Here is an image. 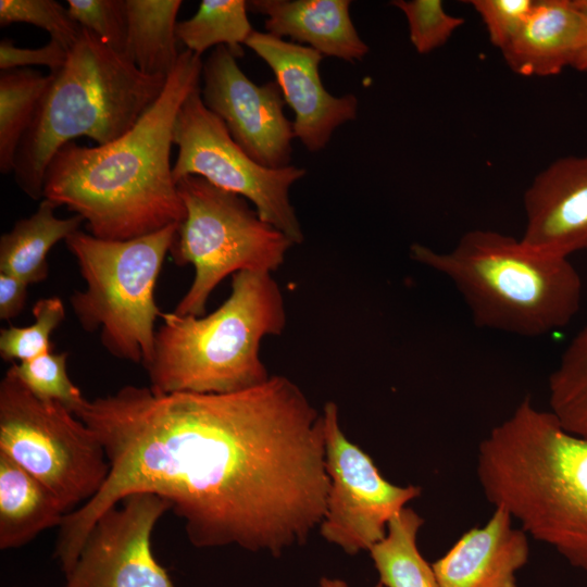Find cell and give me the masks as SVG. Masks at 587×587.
I'll return each mask as SVG.
<instances>
[{
	"label": "cell",
	"mask_w": 587,
	"mask_h": 587,
	"mask_svg": "<svg viewBox=\"0 0 587 587\" xmlns=\"http://www.w3.org/2000/svg\"><path fill=\"white\" fill-rule=\"evenodd\" d=\"M67 352L48 351L35 359L12 363L18 378L38 399L55 401L73 413L85 401L67 374Z\"/></svg>",
	"instance_id": "cell-27"
},
{
	"label": "cell",
	"mask_w": 587,
	"mask_h": 587,
	"mask_svg": "<svg viewBox=\"0 0 587 587\" xmlns=\"http://www.w3.org/2000/svg\"><path fill=\"white\" fill-rule=\"evenodd\" d=\"M525 243L569 258L587 250V155L552 162L524 193Z\"/></svg>",
	"instance_id": "cell-15"
},
{
	"label": "cell",
	"mask_w": 587,
	"mask_h": 587,
	"mask_svg": "<svg viewBox=\"0 0 587 587\" xmlns=\"http://www.w3.org/2000/svg\"><path fill=\"white\" fill-rule=\"evenodd\" d=\"M66 515L54 495L0 452V549H17Z\"/></svg>",
	"instance_id": "cell-19"
},
{
	"label": "cell",
	"mask_w": 587,
	"mask_h": 587,
	"mask_svg": "<svg viewBox=\"0 0 587 587\" xmlns=\"http://www.w3.org/2000/svg\"><path fill=\"white\" fill-rule=\"evenodd\" d=\"M161 319L145 367L157 395L232 394L265 383L261 341L286 326L277 283L271 273L254 271L235 273L229 297L209 315L162 312Z\"/></svg>",
	"instance_id": "cell-5"
},
{
	"label": "cell",
	"mask_w": 587,
	"mask_h": 587,
	"mask_svg": "<svg viewBox=\"0 0 587 587\" xmlns=\"http://www.w3.org/2000/svg\"><path fill=\"white\" fill-rule=\"evenodd\" d=\"M248 10L265 16L266 33L307 43L323 57L361 61L370 47L350 17V0H250Z\"/></svg>",
	"instance_id": "cell-17"
},
{
	"label": "cell",
	"mask_w": 587,
	"mask_h": 587,
	"mask_svg": "<svg viewBox=\"0 0 587 587\" xmlns=\"http://www.w3.org/2000/svg\"><path fill=\"white\" fill-rule=\"evenodd\" d=\"M573 3L584 21V39L572 67L578 71H587V0H573Z\"/></svg>",
	"instance_id": "cell-34"
},
{
	"label": "cell",
	"mask_w": 587,
	"mask_h": 587,
	"mask_svg": "<svg viewBox=\"0 0 587 587\" xmlns=\"http://www.w3.org/2000/svg\"><path fill=\"white\" fill-rule=\"evenodd\" d=\"M203 60L185 49L149 110L123 136L104 146L71 141L47 167L43 198L83 217L89 234L128 240L179 224L186 216L173 178L176 116L200 87Z\"/></svg>",
	"instance_id": "cell-2"
},
{
	"label": "cell",
	"mask_w": 587,
	"mask_h": 587,
	"mask_svg": "<svg viewBox=\"0 0 587 587\" xmlns=\"http://www.w3.org/2000/svg\"><path fill=\"white\" fill-rule=\"evenodd\" d=\"M28 284L21 278L0 272V319L10 321L24 309Z\"/></svg>",
	"instance_id": "cell-33"
},
{
	"label": "cell",
	"mask_w": 587,
	"mask_h": 587,
	"mask_svg": "<svg viewBox=\"0 0 587 587\" xmlns=\"http://www.w3.org/2000/svg\"><path fill=\"white\" fill-rule=\"evenodd\" d=\"M34 322L28 326H10L0 330V355L16 363L35 359L52 350L50 336L65 319L59 297L41 298L33 307Z\"/></svg>",
	"instance_id": "cell-26"
},
{
	"label": "cell",
	"mask_w": 587,
	"mask_h": 587,
	"mask_svg": "<svg viewBox=\"0 0 587 587\" xmlns=\"http://www.w3.org/2000/svg\"><path fill=\"white\" fill-rule=\"evenodd\" d=\"M201 99L226 125L234 141L257 163L268 168L291 165L294 125L276 82L254 84L225 46L203 61Z\"/></svg>",
	"instance_id": "cell-13"
},
{
	"label": "cell",
	"mask_w": 587,
	"mask_h": 587,
	"mask_svg": "<svg viewBox=\"0 0 587 587\" xmlns=\"http://www.w3.org/2000/svg\"><path fill=\"white\" fill-rule=\"evenodd\" d=\"M52 75L12 172L33 200L43 199L47 167L63 146L79 137L97 146L120 138L157 101L167 78L143 74L85 28L65 65Z\"/></svg>",
	"instance_id": "cell-6"
},
{
	"label": "cell",
	"mask_w": 587,
	"mask_h": 587,
	"mask_svg": "<svg viewBox=\"0 0 587 587\" xmlns=\"http://www.w3.org/2000/svg\"><path fill=\"white\" fill-rule=\"evenodd\" d=\"M71 17L103 43L124 54L127 39L126 0H67Z\"/></svg>",
	"instance_id": "cell-30"
},
{
	"label": "cell",
	"mask_w": 587,
	"mask_h": 587,
	"mask_svg": "<svg viewBox=\"0 0 587 587\" xmlns=\"http://www.w3.org/2000/svg\"><path fill=\"white\" fill-rule=\"evenodd\" d=\"M200 91L201 85L187 97L174 124L173 142L178 149L172 168L175 183L186 176H200L249 200L263 221L294 243L302 242L289 189L305 175V168H268L254 162L234 141L225 123L204 105Z\"/></svg>",
	"instance_id": "cell-10"
},
{
	"label": "cell",
	"mask_w": 587,
	"mask_h": 587,
	"mask_svg": "<svg viewBox=\"0 0 587 587\" xmlns=\"http://www.w3.org/2000/svg\"><path fill=\"white\" fill-rule=\"evenodd\" d=\"M476 472L494 508L587 571V438L526 397L480 441Z\"/></svg>",
	"instance_id": "cell-3"
},
{
	"label": "cell",
	"mask_w": 587,
	"mask_h": 587,
	"mask_svg": "<svg viewBox=\"0 0 587 587\" xmlns=\"http://www.w3.org/2000/svg\"><path fill=\"white\" fill-rule=\"evenodd\" d=\"M423 517L403 508L387 525L385 537L369 551L384 587H439L432 564L417 546Z\"/></svg>",
	"instance_id": "cell-22"
},
{
	"label": "cell",
	"mask_w": 587,
	"mask_h": 587,
	"mask_svg": "<svg viewBox=\"0 0 587 587\" xmlns=\"http://www.w3.org/2000/svg\"><path fill=\"white\" fill-rule=\"evenodd\" d=\"M53 75L29 68L0 74V171L13 172L20 143L30 126Z\"/></svg>",
	"instance_id": "cell-23"
},
{
	"label": "cell",
	"mask_w": 587,
	"mask_h": 587,
	"mask_svg": "<svg viewBox=\"0 0 587 587\" xmlns=\"http://www.w3.org/2000/svg\"><path fill=\"white\" fill-rule=\"evenodd\" d=\"M549 403L566 430L587 438V326L567 345L549 377Z\"/></svg>",
	"instance_id": "cell-25"
},
{
	"label": "cell",
	"mask_w": 587,
	"mask_h": 587,
	"mask_svg": "<svg viewBox=\"0 0 587 587\" xmlns=\"http://www.w3.org/2000/svg\"><path fill=\"white\" fill-rule=\"evenodd\" d=\"M320 587H349V586L344 580H340L337 578L323 577L320 580ZM374 587H384V585L379 582Z\"/></svg>",
	"instance_id": "cell-35"
},
{
	"label": "cell",
	"mask_w": 587,
	"mask_h": 587,
	"mask_svg": "<svg viewBox=\"0 0 587 587\" xmlns=\"http://www.w3.org/2000/svg\"><path fill=\"white\" fill-rule=\"evenodd\" d=\"M172 510L164 498L135 492L92 525L62 587H175L152 551V533Z\"/></svg>",
	"instance_id": "cell-12"
},
{
	"label": "cell",
	"mask_w": 587,
	"mask_h": 587,
	"mask_svg": "<svg viewBox=\"0 0 587 587\" xmlns=\"http://www.w3.org/2000/svg\"><path fill=\"white\" fill-rule=\"evenodd\" d=\"M180 0H126L127 39L124 55L143 74L167 77L180 52L177 15Z\"/></svg>",
	"instance_id": "cell-21"
},
{
	"label": "cell",
	"mask_w": 587,
	"mask_h": 587,
	"mask_svg": "<svg viewBox=\"0 0 587 587\" xmlns=\"http://www.w3.org/2000/svg\"><path fill=\"white\" fill-rule=\"evenodd\" d=\"M248 12L245 0H202L195 15L177 23V40L200 57L209 48L225 46L241 58L242 46L254 32Z\"/></svg>",
	"instance_id": "cell-24"
},
{
	"label": "cell",
	"mask_w": 587,
	"mask_h": 587,
	"mask_svg": "<svg viewBox=\"0 0 587 587\" xmlns=\"http://www.w3.org/2000/svg\"><path fill=\"white\" fill-rule=\"evenodd\" d=\"M583 39L584 21L573 0H539L501 52L519 75L551 76L573 66Z\"/></svg>",
	"instance_id": "cell-18"
},
{
	"label": "cell",
	"mask_w": 587,
	"mask_h": 587,
	"mask_svg": "<svg viewBox=\"0 0 587 587\" xmlns=\"http://www.w3.org/2000/svg\"><path fill=\"white\" fill-rule=\"evenodd\" d=\"M26 23L45 29L50 39L70 50L82 27L71 17L67 8L54 0H0V25Z\"/></svg>",
	"instance_id": "cell-28"
},
{
	"label": "cell",
	"mask_w": 587,
	"mask_h": 587,
	"mask_svg": "<svg viewBox=\"0 0 587 587\" xmlns=\"http://www.w3.org/2000/svg\"><path fill=\"white\" fill-rule=\"evenodd\" d=\"M390 4L404 14L410 40L421 54L444 46L464 24V18L448 14L440 0H395Z\"/></svg>",
	"instance_id": "cell-29"
},
{
	"label": "cell",
	"mask_w": 587,
	"mask_h": 587,
	"mask_svg": "<svg viewBox=\"0 0 587 587\" xmlns=\"http://www.w3.org/2000/svg\"><path fill=\"white\" fill-rule=\"evenodd\" d=\"M0 452L43 484L66 514L90 500L110 473L95 433L65 405L34 396L13 364L0 382Z\"/></svg>",
	"instance_id": "cell-9"
},
{
	"label": "cell",
	"mask_w": 587,
	"mask_h": 587,
	"mask_svg": "<svg viewBox=\"0 0 587 587\" xmlns=\"http://www.w3.org/2000/svg\"><path fill=\"white\" fill-rule=\"evenodd\" d=\"M495 507L487 523L465 532L432 563L439 587H517L516 572L529 558L528 535Z\"/></svg>",
	"instance_id": "cell-16"
},
{
	"label": "cell",
	"mask_w": 587,
	"mask_h": 587,
	"mask_svg": "<svg viewBox=\"0 0 587 587\" xmlns=\"http://www.w3.org/2000/svg\"><path fill=\"white\" fill-rule=\"evenodd\" d=\"M245 46L273 71L285 101L295 112V138L310 152L325 148L336 128L357 117L354 95L335 97L324 88L319 70L324 57L320 52L257 30Z\"/></svg>",
	"instance_id": "cell-14"
},
{
	"label": "cell",
	"mask_w": 587,
	"mask_h": 587,
	"mask_svg": "<svg viewBox=\"0 0 587 587\" xmlns=\"http://www.w3.org/2000/svg\"><path fill=\"white\" fill-rule=\"evenodd\" d=\"M179 224L128 240H104L76 230L65 239L85 290L70 297L86 332L100 329V340L113 357L143 367L154 350V323L162 311L154 299L157 279Z\"/></svg>",
	"instance_id": "cell-7"
},
{
	"label": "cell",
	"mask_w": 587,
	"mask_h": 587,
	"mask_svg": "<svg viewBox=\"0 0 587 587\" xmlns=\"http://www.w3.org/2000/svg\"><path fill=\"white\" fill-rule=\"evenodd\" d=\"M58 205L43 198L28 217L18 220L0 237V272L34 285L49 274L48 253L51 248L79 229L83 217L54 215Z\"/></svg>",
	"instance_id": "cell-20"
},
{
	"label": "cell",
	"mask_w": 587,
	"mask_h": 587,
	"mask_svg": "<svg viewBox=\"0 0 587 587\" xmlns=\"http://www.w3.org/2000/svg\"><path fill=\"white\" fill-rule=\"evenodd\" d=\"M176 186L186 216L170 253L176 265L191 264L195 276L174 312L203 316L211 292L225 277L241 271L272 273L295 243L237 193L193 175Z\"/></svg>",
	"instance_id": "cell-8"
},
{
	"label": "cell",
	"mask_w": 587,
	"mask_h": 587,
	"mask_svg": "<svg viewBox=\"0 0 587 587\" xmlns=\"http://www.w3.org/2000/svg\"><path fill=\"white\" fill-rule=\"evenodd\" d=\"M67 57L68 50L53 39L35 49L17 47L8 38H2L0 41L1 71L41 65L48 67L50 73L53 74L65 65Z\"/></svg>",
	"instance_id": "cell-32"
},
{
	"label": "cell",
	"mask_w": 587,
	"mask_h": 587,
	"mask_svg": "<svg viewBox=\"0 0 587 587\" xmlns=\"http://www.w3.org/2000/svg\"><path fill=\"white\" fill-rule=\"evenodd\" d=\"M323 415L329 489L321 535L349 554L369 551L385 537L390 519L422 489L385 479L372 458L341 430L334 402L324 405Z\"/></svg>",
	"instance_id": "cell-11"
},
{
	"label": "cell",
	"mask_w": 587,
	"mask_h": 587,
	"mask_svg": "<svg viewBox=\"0 0 587 587\" xmlns=\"http://www.w3.org/2000/svg\"><path fill=\"white\" fill-rule=\"evenodd\" d=\"M74 414L103 446L110 473L59 526L54 554L65 564L77 560L95 522L135 492L167 500L197 548L276 557L323 521L324 415L285 376L232 394L126 385L85 399Z\"/></svg>",
	"instance_id": "cell-1"
},
{
	"label": "cell",
	"mask_w": 587,
	"mask_h": 587,
	"mask_svg": "<svg viewBox=\"0 0 587 587\" xmlns=\"http://www.w3.org/2000/svg\"><path fill=\"white\" fill-rule=\"evenodd\" d=\"M533 0H471L480 15L491 43L504 49L519 34L534 5Z\"/></svg>",
	"instance_id": "cell-31"
},
{
	"label": "cell",
	"mask_w": 587,
	"mask_h": 587,
	"mask_svg": "<svg viewBox=\"0 0 587 587\" xmlns=\"http://www.w3.org/2000/svg\"><path fill=\"white\" fill-rule=\"evenodd\" d=\"M410 255L452 282L478 327L539 337L580 307L583 284L569 258L496 230H469L448 252L413 243Z\"/></svg>",
	"instance_id": "cell-4"
}]
</instances>
